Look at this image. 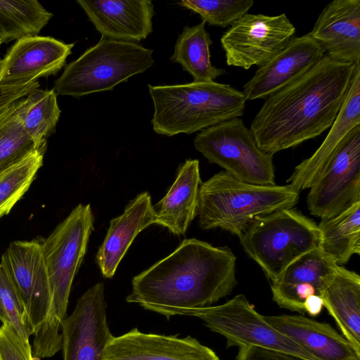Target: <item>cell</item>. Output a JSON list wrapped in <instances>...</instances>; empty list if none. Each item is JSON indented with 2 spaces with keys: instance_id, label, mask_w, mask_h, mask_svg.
I'll return each mask as SVG.
<instances>
[{
  "instance_id": "1",
  "label": "cell",
  "mask_w": 360,
  "mask_h": 360,
  "mask_svg": "<svg viewBox=\"0 0 360 360\" xmlns=\"http://www.w3.org/2000/svg\"><path fill=\"white\" fill-rule=\"evenodd\" d=\"M356 65L325 55L309 70L266 98L250 128L257 147L274 155L330 128Z\"/></svg>"
},
{
  "instance_id": "2",
  "label": "cell",
  "mask_w": 360,
  "mask_h": 360,
  "mask_svg": "<svg viewBox=\"0 0 360 360\" xmlns=\"http://www.w3.org/2000/svg\"><path fill=\"white\" fill-rule=\"evenodd\" d=\"M236 259L227 246L185 239L170 255L132 278L126 301L167 319L212 306L237 285Z\"/></svg>"
},
{
  "instance_id": "3",
  "label": "cell",
  "mask_w": 360,
  "mask_h": 360,
  "mask_svg": "<svg viewBox=\"0 0 360 360\" xmlns=\"http://www.w3.org/2000/svg\"><path fill=\"white\" fill-rule=\"evenodd\" d=\"M94 217L89 204H79L41 242L51 293L49 316L34 335V360L49 358L61 349V323L66 317L74 278L86 254Z\"/></svg>"
},
{
  "instance_id": "4",
  "label": "cell",
  "mask_w": 360,
  "mask_h": 360,
  "mask_svg": "<svg viewBox=\"0 0 360 360\" xmlns=\"http://www.w3.org/2000/svg\"><path fill=\"white\" fill-rule=\"evenodd\" d=\"M148 86L154 106L153 129L167 136L240 117L247 101L243 91L215 81Z\"/></svg>"
},
{
  "instance_id": "5",
  "label": "cell",
  "mask_w": 360,
  "mask_h": 360,
  "mask_svg": "<svg viewBox=\"0 0 360 360\" xmlns=\"http://www.w3.org/2000/svg\"><path fill=\"white\" fill-rule=\"evenodd\" d=\"M300 193L290 184H253L220 172L200 185L199 226L206 230L219 228L240 238L255 218L293 207Z\"/></svg>"
},
{
  "instance_id": "6",
  "label": "cell",
  "mask_w": 360,
  "mask_h": 360,
  "mask_svg": "<svg viewBox=\"0 0 360 360\" xmlns=\"http://www.w3.org/2000/svg\"><path fill=\"white\" fill-rule=\"evenodd\" d=\"M153 51L136 42L101 37L77 59L68 64L54 82L56 95L79 98L112 90L154 65Z\"/></svg>"
},
{
  "instance_id": "7",
  "label": "cell",
  "mask_w": 360,
  "mask_h": 360,
  "mask_svg": "<svg viewBox=\"0 0 360 360\" xmlns=\"http://www.w3.org/2000/svg\"><path fill=\"white\" fill-rule=\"evenodd\" d=\"M239 239L271 282L297 259L318 247L319 229L300 210L285 208L255 218Z\"/></svg>"
},
{
  "instance_id": "8",
  "label": "cell",
  "mask_w": 360,
  "mask_h": 360,
  "mask_svg": "<svg viewBox=\"0 0 360 360\" xmlns=\"http://www.w3.org/2000/svg\"><path fill=\"white\" fill-rule=\"evenodd\" d=\"M194 147L210 163L237 179L257 185H276L273 155L262 151L243 120L236 117L200 131Z\"/></svg>"
},
{
  "instance_id": "9",
  "label": "cell",
  "mask_w": 360,
  "mask_h": 360,
  "mask_svg": "<svg viewBox=\"0 0 360 360\" xmlns=\"http://www.w3.org/2000/svg\"><path fill=\"white\" fill-rule=\"evenodd\" d=\"M184 316L201 319L212 332L226 340V347L255 346L296 356L304 360H319L297 342L270 325L239 294L219 305L186 311Z\"/></svg>"
},
{
  "instance_id": "10",
  "label": "cell",
  "mask_w": 360,
  "mask_h": 360,
  "mask_svg": "<svg viewBox=\"0 0 360 360\" xmlns=\"http://www.w3.org/2000/svg\"><path fill=\"white\" fill-rule=\"evenodd\" d=\"M295 27L285 13H246L221 36L220 41L229 66L250 69L261 66L294 37Z\"/></svg>"
},
{
  "instance_id": "11",
  "label": "cell",
  "mask_w": 360,
  "mask_h": 360,
  "mask_svg": "<svg viewBox=\"0 0 360 360\" xmlns=\"http://www.w3.org/2000/svg\"><path fill=\"white\" fill-rule=\"evenodd\" d=\"M359 201L360 125L346 136L307 198L309 212L321 219L333 217Z\"/></svg>"
},
{
  "instance_id": "12",
  "label": "cell",
  "mask_w": 360,
  "mask_h": 360,
  "mask_svg": "<svg viewBox=\"0 0 360 360\" xmlns=\"http://www.w3.org/2000/svg\"><path fill=\"white\" fill-rule=\"evenodd\" d=\"M24 307L25 324L30 335H34L45 323L51 308V293L43 257L41 243L13 241L1 257Z\"/></svg>"
},
{
  "instance_id": "13",
  "label": "cell",
  "mask_w": 360,
  "mask_h": 360,
  "mask_svg": "<svg viewBox=\"0 0 360 360\" xmlns=\"http://www.w3.org/2000/svg\"><path fill=\"white\" fill-rule=\"evenodd\" d=\"M104 290L103 282L89 288L62 321L63 360H102L114 337L108 323Z\"/></svg>"
},
{
  "instance_id": "14",
  "label": "cell",
  "mask_w": 360,
  "mask_h": 360,
  "mask_svg": "<svg viewBox=\"0 0 360 360\" xmlns=\"http://www.w3.org/2000/svg\"><path fill=\"white\" fill-rule=\"evenodd\" d=\"M74 45L49 36L18 39L0 59V84L37 81L56 75L65 65Z\"/></svg>"
},
{
  "instance_id": "15",
  "label": "cell",
  "mask_w": 360,
  "mask_h": 360,
  "mask_svg": "<svg viewBox=\"0 0 360 360\" xmlns=\"http://www.w3.org/2000/svg\"><path fill=\"white\" fill-rule=\"evenodd\" d=\"M102 360H220L210 347L188 335L147 333L134 328L113 337Z\"/></svg>"
},
{
  "instance_id": "16",
  "label": "cell",
  "mask_w": 360,
  "mask_h": 360,
  "mask_svg": "<svg viewBox=\"0 0 360 360\" xmlns=\"http://www.w3.org/2000/svg\"><path fill=\"white\" fill-rule=\"evenodd\" d=\"M325 55L309 32L292 37L244 84L242 91L246 101L267 98L309 70Z\"/></svg>"
},
{
  "instance_id": "17",
  "label": "cell",
  "mask_w": 360,
  "mask_h": 360,
  "mask_svg": "<svg viewBox=\"0 0 360 360\" xmlns=\"http://www.w3.org/2000/svg\"><path fill=\"white\" fill-rule=\"evenodd\" d=\"M338 267L317 247L297 259L271 282L273 300L281 308L304 314L305 300L311 295L321 297Z\"/></svg>"
},
{
  "instance_id": "18",
  "label": "cell",
  "mask_w": 360,
  "mask_h": 360,
  "mask_svg": "<svg viewBox=\"0 0 360 360\" xmlns=\"http://www.w3.org/2000/svg\"><path fill=\"white\" fill-rule=\"evenodd\" d=\"M102 37L129 42L145 39L153 31L150 0H77Z\"/></svg>"
},
{
  "instance_id": "19",
  "label": "cell",
  "mask_w": 360,
  "mask_h": 360,
  "mask_svg": "<svg viewBox=\"0 0 360 360\" xmlns=\"http://www.w3.org/2000/svg\"><path fill=\"white\" fill-rule=\"evenodd\" d=\"M309 34L331 59L360 63V0L330 2Z\"/></svg>"
},
{
  "instance_id": "20",
  "label": "cell",
  "mask_w": 360,
  "mask_h": 360,
  "mask_svg": "<svg viewBox=\"0 0 360 360\" xmlns=\"http://www.w3.org/2000/svg\"><path fill=\"white\" fill-rule=\"evenodd\" d=\"M360 125V63L357 64L344 103L333 124L317 150L295 167L287 180L301 191L309 188L326 170L349 132Z\"/></svg>"
},
{
  "instance_id": "21",
  "label": "cell",
  "mask_w": 360,
  "mask_h": 360,
  "mask_svg": "<svg viewBox=\"0 0 360 360\" xmlns=\"http://www.w3.org/2000/svg\"><path fill=\"white\" fill-rule=\"evenodd\" d=\"M153 224H156V213L147 191L139 194L127 204L122 214L110 221L107 234L95 258L104 278L113 277L135 238Z\"/></svg>"
},
{
  "instance_id": "22",
  "label": "cell",
  "mask_w": 360,
  "mask_h": 360,
  "mask_svg": "<svg viewBox=\"0 0 360 360\" xmlns=\"http://www.w3.org/2000/svg\"><path fill=\"white\" fill-rule=\"evenodd\" d=\"M274 328L319 360H360L349 341L329 323L303 315L263 316Z\"/></svg>"
},
{
  "instance_id": "23",
  "label": "cell",
  "mask_w": 360,
  "mask_h": 360,
  "mask_svg": "<svg viewBox=\"0 0 360 360\" xmlns=\"http://www.w3.org/2000/svg\"><path fill=\"white\" fill-rule=\"evenodd\" d=\"M201 184L198 160H186L179 166L168 192L156 205V224L174 235H184L198 214Z\"/></svg>"
},
{
  "instance_id": "24",
  "label": "cell",
  "mask_w": 360,
  "mask_h": 360,
  "mask_svg": "<svg viewBox=\"0 0 360 360\" xmlns=\"http://www.w3.org/2000/svg\"><path fill=\"white\" fill-rule=\"evenodd\" d=\"M323 307L360 357V276L338 266L324 289Z\"/></svg>"
},
{
  "instance_id": "25",
  "label": "cell",
  "mask_w": 360,
  "mask_h": 360,
  "mask_svg": "<svg viewBox=\"0 0 360 360\" xmlns=\"http://www.w3.org/2000/svg\"><path fill=\"white\" fill-rule=\"evenodd\" d=\"M317 226L318 248L338 266L360 254V201Z\"/></svg>"
},
{
  "instance_id": "26",
  "label": "cell",
  "mask_w": 360,
  "mask_h": 360,
  "mask_svg": "<svg viewBox=\"0 0 360 360\" xmlns=\"http://www.w3.org/2000/svg\"><path fill=\"white\" fill-rule=\"evenodd\" d=\"M212 44L204 21L195 26H186L176 39L171 60L179 63L193 77V82L214 81L226 73V70L212 64L210 51Z\"/></svg>"
},
{
  "instance_id": "27",
  "label": "cell",
  "mask_w": 360,
  "mask_h": 360,
  "mask_svg": "<svg viewBox=\"0 0 360 360\" xmlns=\"http://www.w3.org/2000/svg\"><path fill=\"white\" fill-rule=\"evenodd\" d=\"M20 112L26 131L44 153L61 112L56 92L53 89L33 90L21 99Z\"/></svg>"
},
{
  "instance_id": "28",
  "label": "cell",
  "mask_w": 360,
  "mask_h": 360,
  "mask_svg": "<svg viewBox=\"0 0 360 360\" xmlns=\"http://www.w3.org/2000/svg\"><path fill=\"white\" fill-rule=\"evenodd\" d=\"M52 17L37 0H0V39L8 43L38 35Z\"/></svg>"
},
{
  "instance_id": "29",
  "label": "cell",
  "mask_w": 360,
  "mask_h": 360,
  "mask_svg": "<svg viewBox=\"0 0 360 360\" xmlns=\"http://www.w3.org/2000/svg\"><path fill=\"white\" fill-rule=\"evenodd\" d=\"M21 99L0 114V174L34 152L44 154L23 126L20 112Z\"/></svg>"
},
{
  "instance_id": "30",
  "label": "cell",
  "mask_w": 360,
  "mask_h": 360,
  "mask_svg": "<svg viewBox=\"0 0 360 360\" xmlns=\"http://www.w3.org/2000/svg\"><path fill=\"white\" fill-rule=\"evenodd\" d=\"M43 158V153L34 152L0 174V218L7 214L28 190Z\"/></svg>"
},
{
  "instance_id": "31",
  "label": "cell",
  "mask_w": 360,
  "mask_h": 360,
  "mask_svg": "<svg viewBox=\"0 0 360 360\" xmlns=\"http://www.w3.org/2000/svg\"><path fill=\"white\" fill-rule=\"evenodd\" d=\"M179 4L198 13L210 25L231 26L254 4L252 0H181Z\"/></svg>"
},
{
  "instance_id": "32",
  "label": "cell",
  "mask_w": 360,
  "mask_h": 360,
  "mask_svg": "<svg viewBox=\"0 0 360 360\" xmlns=\"http://www.w3.org/2000/svg\"><path fill=\"white\" fill-rule=\"evenodd\" d=\"M0 321L8 323L27 347L31 348L25 313L19 295L6 269L0 263Z\"/></svg>"
},
{
  "instance_id": "33",
  "label": "cell",
  "mask_w": 360,
  "mask_h": 360,
  "mask_svg": "<svg viewBox=\"0 0 360 360\" xmlns=\"http://www.w3.org/2000/svg\"><path fill=\"white\" fill-rule=\"evenodd\" d=\"M0 360H34L32 349L6 323L0 326Z\"/></svg>"
},
{
  "instance_id": "34",
  "label": "cell",
  "mask_w": 360,
  "mask_h": 360,
  "mask_svg": "<svg viewBox=\"0 0 360 360\" xmlns=\"http://www.w3.org/2000/svg\"><path fill=\"white\" fill-rule=\"evenodd\" d=\"M38 88H39L38 80L15 84H0V114L11 104Z\"/></svg>"
},
{
  "instance_id": "35",
  "label": "cell",
  "mask_w": 360,
  "mask_h": 360,
  "mask_svg": "<svg viewBox=\"0 0 360 360\" xmlns=\"http://www.w3.org/2000/svg\"><path fill=\"white\" fill-rule=\"evenodd\" d=\"M236 360H304L294 355L255 346L238 347Z\"/></svg>"
},
{
  "instance_id": "36",
  "label": "cell",
  "mask_w": 360,
  "mask_h": 360,
  "mask_svg": "<svg viewBox=\"0 0 360 360\" xmlns=\"http://www.w3.org/2000/svg\"><path fill=\"white\" fill-rule=\"evenodd\" d=\"M304 310L311 316H318L323 307L322 298L319 295H311L307 298L303 304Z\"/></svg>"
},
{
  "instance_id": "37",
  "label": "cell",
  "mask_w": 360,
  "mask_h": 360,
  "mask_svg": "<svg viewBox=\"0 0 360 360\" xmlns=\"http://www.w3.org/2000/svg\"><path fill=\"white\" fill-rule=\"evenodd\" d=\"M2 44H3V41H2V40L0 39V46H1V45Z\"/></svg>"
}]
</instances>
